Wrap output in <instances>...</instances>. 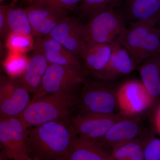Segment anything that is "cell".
Returning a JSON list of instances; mask_svg holds the SVG:
<instances>
[{"instance_id": "6da1fadb", "label": "cell", "mask_w": 160, "mask_h": 160, "mask_svg": "<svg viewBox=\"0 0 160 160\" xmlns=\"http://www.w3.org/2000/svg\"><path fill=\"white\" fill-rule=\"evenodd\" d=\"M77 133L68 120L27 128V146L32 160H63Z\"/></svg>"}, {"instance_id": "7a4b0ae2", "label": "cell", "mask_w": 160, "mask_h": 160, "mask_svg": "<svg viewBox=\"0 0 160 160\" xmlns=\"http://www.w3.org/2000/svg\"><path fill=\"white\" fill-rule=\"evenodd\" d=\"M78 100L73 91L49 93L29 103L17 117L27 128L52 121L68 120Z\"/></svg>"}, {"instance_id": "3957f363", "label": "cell", "mask_w": 160, "mask_h": 160, "mask_svg": "<svg viewBox=\"0 0 160 160\" xmlns=\"http://www.w3.org/2000/svg\"><path fill=\"white\" fill-rule=\"evenodd\" d=\"M156 24L152 20L130 23L118 42L128 52L137 67L158 53L160 30Z\"/></svg>"}, {"instance_id": "277c9868", "label": "cell", "mask_w": 160, "mask_h": 160, "mask_svg": "<svg viewBox=\"0 0 160 160\" xmlns=\"http://www.w3.org/2000/svg\"><path fill=\"white\" fill-rule=\"evenodd\" d=\"M87 71L80 66L49 64L38 89L30 103L49 93L73 91L85 82Z\"/></svg>"}, {"instance_id": "5b68a950", "label": "cell", "mask_w": 160, "mask_h": 160, "mask_svg": "<svg viewBox=\"0 0 160 160\" xmlns=\"http://www.w3.org/2000/svg\"><path fill=\"white\" fill-rule=\"evenodd\" d=\"M83 83L84 88L77 105L80 114H110L118 107L117 92L107 81L95 78Z\"/></svg>"}, {"instance_id": "8992f818", "label": "cell", "mask_w": 160, "mask_h": 160, "mask_svg": "<svg viewBox=\"0 0 160 160\" xmlns=\"http://www.w3.org/2000/svg\"><path fill=\"white\" fill-rule=\"evenodd\" d=\"M126 24L122 16L114 9L101 12L86 25L88 43L112 44L118 42L127 28Z\"/></svg>"}, {"instance_id": "52a82bcc", "label": "cell", "mask_w": 160, "mask_h": 160, "mask_svg": "<svg viewBox=\"0 0 160 160\" xmlns=\"http://www.w3.org/2000/svg\"><path fill=\"white\" fill-rule=\"evenodd\" d=\"M27 130L17 117L0 118V145L7 158L32 160L27 149Z\"/></svg>"}, {"instance_id": "ba28073f", "label": "cell", "mask_w": 160, "mask_h": 160, "mask_svg": "<svg viewBox=\"0 0 160 160\" xmlns=\"http://www.w3.org/2000/svg\"><path fill=\"white\" fill-rule=\"evenodd\" d=\"M118 107L127 116L142 114L155 106L154 101L142 82L128 81L117 92Z\"/></svg>"}, {"instance_id": "9c48e42d", "label": "cell", "mask_w": 160, "mask_h": 160, "mask_svg": "<svg viewBox=\"0 0 160 160\" xmlns=\"http://www.w3.org/2000/svg\"><path fill=\"white\" fill-rule=\"evenodd\" d=\"M30 102L29 92L16 79L0 76V118L17 117Z\"/></svg>"}, {"instance_id": "30bf717a", "label": "cell", "mask_w": 160, "mask_h": 160, "mask_svg": "<svg viewBox=\"0 0 160 160\" xmlns=\"http://www.w3.org/2000/svg\"><path fill=\"white\" fill-rule=\"evenodd\" d=\"M48 36L79 58L88 44L86 25L73 18H63Z\"/></svg>"}, {"instance_id": "8fae6325", "label": "cell", "mask_w": 160, "mask_h": 160, "mask_svg": "<svg viewBox=\"0 0 160 160\" xmlns=\"http://www.w3.org/2000/svg\"><path fill=\"white\" fill-rule=\"evenodd\" d=\"M127 117L121 112L110 114H80L73 118L71 122L79 137L97 142L114 124Z\"/></svg>"}, {"instance_id": "7c38bea8", "label": "cell", "mask_w": 160, "mask_h": 160, "mask_svg": "<svg viewBox=\"0 0 160 160\" xmlns=\"http://www.w3.org/2000/svg\"><path fill=\"white\" fill-rule=\"evenodd\" d=\"M138 120L127 117L113 125L97 142L110 151L118 146L141 137L145 133Z\"/></svg>"}, {"instance_id": "4fadbf2b", "label": "cell", "mask_w": 160, "mask_h": 160, "mask_svg": "<svg viewBox=\"0 0 160 160\" xmlns=\"http://www.w3.org/2000/svg\"><path fill=\"white\" fill-rule=\"evenodd\" d=\"M26 9L32 30V36L48 35L56 27L66 12L47 6L30 4Z\"/></svg>"}, {"instance_id": "5bb4252c", "label": "cell", "mask_w": 160, "mask_h": 160, "mask_svg": "<svg viewBox=\"0 0 160 160\" xmlns=\"http://www.w3.org/2000/svg\"><path fill=\"white\" fill-rule=\"evenodd\" d=\"M112 53L105 68L94 77L110 82L132 72L136 66L126 49L118 42L111 44Z\"/></svg>"}, {"instance_id": "9a60e30c", "label": "cell", "mask_w": 160, "mask_h": 160, "mask_svg": "<svg viewBox=\"0 0 160 160\" xmlns=\"http://www.w3.org/2000/svg\"><path fill=\"white\" fill-rule=\"evenodd\" d=\"M63 160H112L109 152L92 140L77 136Z\"/></svg>"}, {"instance_id": "2e32d148", "label": "cell", "mask_w": 160, "mask_h": 160, "mask_svg": "<svg viewBox=\"0 0 160 160\" xmlns=\"http://www.w3.org/2000/svg\"><path fill=\"white\" fill-rule=\"evenodd\" d=\"M37 51L44 56L49 64L66 66H80L78 57L57 42L46 36L40 40L37 45Z\"/></svg>"}, {"instance_id": "e0dca14e", "label": "cell", "mask_w": 160, "mask_h": 160, "mask_svg": "<svg viewBox=\"0 0 160 160\" xmlns=\"http://www.w3.org/2000/svg\"><path fill=\"white\" fill-rule=\"evenodd\" d=\"M119 12L126 22L146 20L157 22L160 13V0H127Z\"/></svg>"}, {"instance_id": "ac0fdd59", "label": "cell", "mask_w": 160, "mask_h": 160, "mask_svg": "<svg viewBox=\"0 0 160 160\" xmlns=\"http://www.w3.org/2000/svg\"><path fill=\"white\" fill-rule=\"evenodd\" d=\"M112 50L111 44L88 43L79 58L82 60L86 71L94 77L108 64Z\"/></svg>"}, {"instance_id": "d6986e66", "label": "cell", "mask_w": 160, "mask_h": 160, "mask_svg": "<svg viewBox=\"0 0 160 160\" xmlns=\"http://www.w3.org/2000/svg\"><path fill=\"white\" fill-rule=\"evenodd\" d=\"M138 67L142 82L155 106L160 103V54L150 57Z\"/></svg>"}, {"instance_id": "ffe728a7", "label": "cell", "mask_w": 160, "mask_h": 160, "mask_svg": "<svg viewBox=\"0 0 160 160\" xmlns=\"http://www.w3.org/2000/svg\"><path fill=\"white\" fill-rule=\"evenodd\" d=\"M49 65L44 56L37 52L29 59L24 73L16 79L29 92L34 93L39 87Z\"/></svg>"}, {"instance_id": "44dd1931", "label": "cell", "mask_w": 160, "mask_h": 160, "mask_svg": "<svg viewBox=\"0 0 160 160\" xmlns=\"http://www.w3.org/2000/svg\"><path fill=\"white\" fill-rule=\"evenodd\" d=\"M6 28L9 29L10 33L32 37V28L26 9H7L5 19Z\"/></svg>"}, {"instance_id": "7402d4cb", "label": "cell", "mask_w": 160, "mask_h": 160, "mask_svg": "<svg viewBox=\"0 0 160 160\" xmlns=\"http://www.w3.org/2000/svg\"><path fill=\"white\" fill-rule=\"evenodd\" d=\"M144 134L109 151L112 160H144Z\"/></svg>"}, {"instance_id": "603a6c76", "label": "cell", "mask_w": 160, "mask_h": 160, "mask_svg": "<svg viewBox=\"0 0 160 160\" xmlns=\"http://www.w3.org/2000/svg\"><path fill=\"white\" fill-rule=\"evenodd\" d=\"M122 0H82L81 11L83 16L89 19L101 12L114 9Z\"/></svg>"}, {"instance_id": "cb8c5ba5", "label": "cell", "mask_w": 160, "mask_h": 160, "mask_svg": "<svg viewBox=\"0 0 160 160\" xmlns=\"http://www.w3.org/2000/svg\"><path fill=\"white\" fill-rule=\"evenodd\" d=\"M29 60L19 52L9 51L5 62V67L8 73L12 77L18 78L24 73Z\"/></svg>"}, {"instance_id": "d4e9b609", "label": "cell", "mask_w": 160, "mask_h": 160, "mask_svg": "<svg viewBox=\"0 0 160 160\" xmlns=\"http://www.w3.org/2000/svg\"><path fill=\"white\" fill-rule=\"evenodd\" d=\"M143 152L144 160H160V137H156L153 132H145Z\"/></svg>"}, {"instance_id": "484cf974", "label": "cell", "mask_w": 160, "mask_h": 160, "mask_svg": "<svg viewBox=\"0 0 160 160\" xmlns=\"http://www.w3.org/2000/svg\"><path fill=\"white\" fill-rule=\"evenodd\" d=\"M30 4L47 6L66 12L75 9L82 0H26Z\"/></svg>"}, {"instance_id": "4316f807", "label": "cell", "mask_w": 160, "mask_h": 160, "mask_svg": "<svg viewBox=\"0 0 160 160\" xmlns=\"http://www.w3.org/2000/svg\"><path fill=\"white\" fill-rule=\"evenodd\" d=\"M32 37L24 35L10 33L7 43L9 51L24 52L31 45Z\"/></svg>"}, {"instance_id": "83f0119b", "label": "cell", "mask_w": 160, "mask_h": 160, "mask_svg": "<svg viewBox=\"0 0 160 160\" xmlns=\"http://www.w3.org/2000/svg\"><path fill=\"white\" fill-rule=\"evenodd\" d=\"M151 122L153 132L160 137V103L151 109Z\"/></svg>"}, {"instance_id": "f1b7e54d", "label": "cell", "mask_w": 160, "mask_h": 160, "mask_svg": "<svg viewBox=\"0 0 160 160\" xmlns=\"http://www.w3.org/2000/svg\"><path fill=\"white\" fill-rule=\"evenodd\" d=\"M7 9L0 6V33L5 29V19Z\"/></svg>"}, {"instance_id": "f546056e", "label": "cell", "mask_w": 160, "mask_h": 160, "mask_svg": "<svg viewBox=\"0 0 160 160\" xmlns=\"http://www.w3.org/2000/svg\"><path fill=\"white\" fill-rule=\"evenodd\" d=\"M156 26L157 27L158 29L160 30V13L158 17L157 20Z\"/></svg>"}, {"instance_id": "4dcf8cb0", "label": "cell", "mask_w": 160, "mask_h": 160, "mask_svg": "<svg viewBox=\"0 0 160 160\" xmlns=\"http://www.w3.org/2000/svg\"><path fill=\"white\" fill-rule=\"evenodd\" d=\"M2 56V46L1 44V41H0V63H1V59Z\"/></svg>"}, {"instance_id": "1f68e13d", "label": "cell", "mask_w": 160, "mask_h": 160, "mask_svg": "<svg viewBox=\"0 0 160 160\" xmlns=\"http://www.w3.org/2000/svg\"><path fill=\"white\" fill-rule=\"evenodd\" d=\"M3 159L2 157V156H1V155L0 154V160H3Z\"/></svg>"}, {"instance_id": "d6a6232c", "label": "cell", "mask_w": 160, "mask_h": 160, "mask_svg": "<svg viewBox=\"0 0 160 160\" xmlns=\"http://www.w3.org/2000/svg\"><path fill=\"white\" fill-rule=\"evenodd\" d=\"M158 54H160V46H159V49L158 53Z\"/></svg>"}, {"instance_id": "836d02e7", "label": "cell", "mask_w": 160, "mask_h": 160, "mask_svg": "<svg viewBox=\"0 0 160 160\" xmlns=\"http://www.w3.org/2000/svg\"><path fill=\"white\" fill-rule=\"evenodd\" d=\"M17 1V0H14L15 2V1Z\"/></svg>"}]
</instances>
